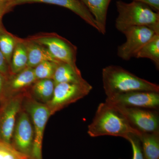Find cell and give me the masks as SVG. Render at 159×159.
Returning a JSON list of instances; mask_svg holds the SVG:
<instances>
[{
  "instance_id": "6da1fadb",
  "label": "cell",
  "mask_w": 159,
  "mask_h": 159,
  "mask_svg": "<svg viewBox=\"0 0 159 159\" xmlns=\"http://www.w3.org/2000/svg\"><path fill=\"white\" fill-rule=\"evenodd\" d=\"M141 133L113 105L106 102L98 106L88 129V134L92 138L111 136L125 139L130 134Z\"/></svg>"
},
{
  "instance_id": "7a4b0ae2",
  "label": "cell",
  "mask_w": 159,
  "mask_h": 159,
  "mask_svg": "<svg viewBox=\"0 0 159 159\" xmlns=\"http://www.w3.org/2000/svg\"><path fill=\"white\" fill-rule=\"evenodd\" d=\"M102 80L107 98L133 91L159 92L158 84L140 78L119 66H109L102 69Z\"/></svg>"
},
{
  "instance_id": "3957f363",
  "label": "cell",
  "mask_w": 159,
  "mask_h": 159,
  "mask_svg": "<svg viewBox=\"0 0 159 159\" xmlns=\"http://www.w3.org/2000/svg\"><path fill=\"white\" fill-rule=\"evenodd\" d=\"M118 16L115 26L122 33L128 28L145 26L159 33V13L155 12L148 5L133 1L126 3L117 1L116 3Z\"/></svg>"
},
{
  "instance_id": "277c9868",
  "label": "cell",
  "mask_w": 159,
  "mask_h": 159,
  "mask_svg": "<svg viewBox=\"0 0 159 159\" xmlns=\"http://www.w3.org/2000/svg\"><path fill=\"white\" fill-rule=\"evenodd\" d=\"M22 107L31 118L34 131V139L31 150V159H42V145L44 132L48 120L51 115L46 104L32 99L27 93Z\"/></svg>"
},
{
  "instance_id": "5b68a950",
  "label": "cell",
  "mask_w": 159,
  "mask_h": 159,
  "mask_svg": "<svg viewBox=\"0 0 159 159\" xmlns=\"http://www.w3.org/2000/svg\"><path fill=\"white\" fill-rule=\"evenodd\" d=\"M93 87L87 81L82 83H62L55 84L51 100L46 105L54 115L66 107L87 96Z\"/></svg>"
},
{
  "instance_id": "8992f818",
  "label": "cell",
  "mask_w": 159,
  "mask_h": 159,
  "mask_svg": "<svg viewBox=\"0 0 159 159\" xmlns=\"http://www.w3.org/2000/svg\"><path fill=\"white\" fill-rule=\"evenodd\" d=\"M29 39L45 47L55 59L66 63L74 68L76 65L77 48L68 40L55 33L39 34L29 37Z\"/></svg>"
},
{
  "instance_id": "52a82bcc",
  "label": "cell",
  "mask_w": 159,
  "mask_h": 159,
  "mask_svg": "<svg viewBox=\"0 0 159 159\" xmlns=\"http://www.w3.org/2000/svg\"><path fill=\"white\" fill-rule=\"evenodd\" d=\"M28 92L11 96L1 102L0 141L11 144V138L19 113Z\"/></svg>"
},
{
  "instance_id": "ba28073f",
  "label": "cell",
  "mask_w": 159,
  "mask_h": 159,
  "mask_svg": "<svg viewBox=\"0 0 159 159\" xmlns=\"http://www.w3.org/2000/svg\"><path fill=\"white\" fill-rule=\"evenodd\" d=\"M122 33L126 41L117 49V54L124 60L128 61L135 57L139 51L157 33L145 26H135L128 28Z\"/></svg>"
},
{
  "instance_id": "9c48e42d",
  "label": "cell",
  "mask_w": 159,
  "mask_h": 159,
  "mask_svg": "<svg viewBox=\"0 0 159 159\" xmlns=\"http://www.w3.org/2000/svg\"><path fill=\"white\" fill-rule=\"evenodd\" d=\"M34 139V129L31 118L28 112L22 108L16 118L11 145L18 151L30 158Z\"/></svg>"
},
{
  "instance_id": "30bf717a",
  "label": "cell",
  "mask_w": 159,
  "mask_h": 159,
  "mask_svg": "<svg viewBox=\"0 0 159 159\" xmlns=\"http://www.w3.org/2000/svg\"><path fill=\"white\" fill-rule=\"evenodd\" d=\"M112 105L126 118L134 128L139 131L159 132V116L157 110Z\"/></svg>"
},
{
  "instance_id": "8fae6325",
  "label": "cell",
  "mask_w": 159,
  "mask_h": 159,
  "mask_svg": "<svg viewBox=\"0 0 159 159\" xmlns=\"http://www.w3.org/2000/svg\"><path fill=\"white\" fill-rule=\"evenodd\" d=\"M105 102L125 107L157 110L159 93L150 91H133L107 98Z\"/></svg>"
},
{
  "instance_id": "7c38bea8",
  "label": "cell",
  "mask_w": 159,
  "mask_h": 159,
  "mask_svg": "<svg viewBox=\"0 0 159 159\" xmlns=\"http://www.w3.org/2000/svg\"><path fill=\"white\" fill-rule=\"evenodd\" d=\"M34 3H46L64 7L74 12L89 25L98 30L93 16L79 0H11L8 4L11 9L17 5Z\"/></svg>"
},
{
  "instance_id": "4fadbf2b",
  "label": "cell",
  "mask_w": 159,
  "mask_h": 159,
  "mask_svg": "<svg viewBox=\"0 0 159 159\" xmlns=\"http://www.w3.org/2000/svg\"><path fill=\"white\" fill-rule=\"evenodd\" d=\"M36 80L34 70L31 68H26L17 74L9 75L6 82L5 99L26 92Z\"/></svg>"
},
{
  "instance_id": "5bb4252c",
  "label": "cell",
  "mask_w": 159,
  "mask_h": 159,
  "mask_svg": "<svg viewBox=\"0 0 159 159\" xmlns=\"http://www.w3.org/2000/svg\"><path fill=\"white\" fill-rule=\"evenodd\" d=\"M93 16L98 31L103 34L106 32V21L109 6L112 0H79Z\"/></svg>"
},
{
  "instance_id": "9a60e30c",
  "label": "cell",
  "mask_w": 159,
  "mask_h": 159,
  "mask_svg": "<svg viewBox=\"0 0 159 159\" xmlns=\"http://www.w3.org/2000/svg\"><path fill=\"white\" fill-rule=\"evenodd\" d=\"M25 40L28 53L27 67L34 68L40 63L44 61L60 62L52 56L45 47L29 39H25Z\"/></svg>"
},
{
  "instance_id": "2e32d148",
  "label": "cell",
  "mask_w": 159,
  "mask_h": 159,
  "mask_svg": "<svg viewBox=\"0 0 159 159\" xmlns=\"http://www.w3.org/2000/svg\"><path fill=\"white\" fill-rule=\"evenodd\" d=\"M55 84L52 79L36 80L30 87V97L34 100L47 104L51 100L54 93Z\"/></svg>"
},
{
  "instance_id": "e0dca14e",
  "label": "cell",
  "mask_w": 159,
  "mask_h": 159,
  "mask_svg": "<svg viewBox=\"0 0 159 159\" xmlns=\"http://www.w3.org/2000/svg\"><path fill=\"white\" fill-rule=\"evenodd\" d=\"M55 84L62 83H82L86 80L83 78L80 70L68 64L60 62L57 64L53 77Z\"/></svg>"
},
{
  "instance_id": "ac0fdd59",
  "label": "cell",
  "mask_w": 159,
  "mask_h": 159,
  "mask_svg": "<svg viewBox=\"0 0 159 159\" xmlns=\"http://www.w3.org/2000/svg\"><path fill=\"white\" fill-rule=\"evenodd\" d=\"M28 61V53L25 39L18 38L10 63V74H16L25 69Z\"/></svg>"
},
{
  "instance_id": "d6986e66",
  "label": "cell",
  "mask_w": 159,
  "mask_h": 159,
  "mask_svg": "<svg viewBox=\"0 0 159 159\" xmlns=\"http://www.w3.org/2000/svg\"><path fill=\"white\" fill-rule=\"evenodd\" d=\"M145 159H159V132L139 135Z\"/></svg>"
},
{
  "instance_id": "ffe728a7",
  "label": "cell",
  "mask_w": 159,
  "mask_h": 159,
  "mask_svg": "<svg viewBox=\"0 0 159 159\" xmlns=\"http://www.w3.org/2000/svg\"><path fill=\"white\" fill-rule=\"evenodd\" d=\"M137 58H146L151 60L159 68V34H156L139 52L135 57Z\"/></svg>"
},
{
  "instance_id": "44dd1931",
  "label": "cell",
  "mask_w": 159,
  "mask_h": 159,
  "mask_svg": "<svg viewBox=\"0 0 159 159\" xmlns=\"http://www.w3.org/2000/svg\"><path fill=\"white\" fill-rule=\"evenodd\" d=\"M17 39L6 31L2 25L0 26V51L6 58L9 67Z\"/></svg>"
},
{
  "instance_id": "7402d4cb",
  "label": "cell",
  "mask_w": 159,
  "mask_h": 159,
  "mask_svg": "<svg viewBox=\"0 0 159 159\" xmlns=\"http://www.w3.org/2000/svg\"><path fill=\"white\" fill-rule=\"evenodd\" d=\"M59 63L44 61L40 63L33 68L34 76L37 80L52 79L54 72Z\"/></svg>"
},
{
  "instance_id": "603a6c76",
  "label": "cell",
  "mask_w": 159,
  "mask_h": 159,
  "mask_svg": "<svg viewBox=\"0 0 159 159\" xmlns=\"http://www.w3.org/2000/svg\"><path fill=\"white\" fill-rule=\"evenodd\" d=\"M25 156L11 144L0 141V159H20Z\"/></svg>"
},
{
  "instance_id": "cb8c5ba5",
  "label": "cell",
  "mask_w": 159,
  "mask_h": 159,
  "mask_svg": "<svg viewBox=\"0 0 159 159\" xmlns=\"http://www.w3.org/2000/svg\"><path fill=\"white\" fill-rule=\"evenodd\" d=\"M139 135L137 134H130L125 139L129 141L131 145L133 151L132 159H145Z\"/></svg>"
},
{
  "instance_id": "d4e9b609",
  "label": "cell",
  "mask_w": 159,
  "mask_h": 159,
  "mask_svg": "<svg viewBox=\"0 0 159 159\" xmlns=\"http://www.w3.org/2000/svg\"><path fill=\"white\" fill-rule=\"evenodd\" d=\"M0 73L4 74L7 77L11 75L10 67L8 63L4 57L2 52L0 51Z\"/></svg>"
},
{
  "instance_id": "484cf974",
  "label": "cell",
  "mask_w": 159,
  "mask_h": 159,
  "mask_svg": "<svg viewBox=\"0 0 159 159\" xmlns=\"http://www.w3.org/2000/svg\"><path fill=\"white\" fill-rule=\"evenodd\" d=\"M8 77L0 73V102L5 99L6 82Z\"/></svg>"
},
{
  "instance_id": "4316f807",
  "label": "cell",
  "mask_w": 159,
  "mask_h": 159,
  "mask_svg": "<svg viewBox=\"0 0 159 159\" xmlns=\"http://www.w3.org/2000/svg\"><path fill=\"white\" fill-rule=\"evenodd\" d=\"M136 2H140L148 5L150 7L154 9L159 12V0H133Z\"/></svg>"
},
{
  "instance_id": "83f0119b",
  "label": "cell",
  "mask_w": 159,
  "mask_h": 159,
  "mask_svg": "<svg viewBox=\"0 0 159 159\" xmlns=\"http://www.w3.org/2000/svg\"><path fill=\"white\" fill-rule=\"evenodd\" d=\"M11 10V8L8 3L0 4V26L2 25V20L3 16Z\"/></svg>"
},
{
  "instance_id": "f1b7e54d",
  "label": "cell",
  "mask_w": 159,
  "mask_h": 159,
  "mask_svg": "<svg viewBox=\"0 0 159 159\" xmlns=\"http://www.w3.org/2000/svg\"><path fill=\"white\" fill-rule=\"evenodd\" d=\"M11 0H0V4L1 3H9Z\"/></svg>"
},
{
  "instance_id": "f546056e",
  "label": "cell",
  "mask_w": 159,
  "mask_h": 159,
  "mask_svg": "<svg viewBox=\"0 0 159 159\" xmlns=\"http://www.w3.org/2000/svg\"><path fill=\"white\" fill-rule=\"evenodd\" d=\"M28 158L27 157L25 156L23 157H22L21 158H20V159H28Z\"/></svg>"
},
{
  "instance_id": "4dcf8cb0",
  "label": "cell",
  "mask_w": 159,
  "mask_h": 159,
  "mask_svg": "<svg viewBox=\"0 0 159 159\" xmlns=\"http://www.w3.org/2000/svg\"><path fill=\"white\" fill-rule=\"evenodd\" d=\"M1 102H0V105H1Z\"/></svg>"
},
{
  "instance_id": "1f68e13d",
  "label": "cell",
  "mask_w": 159,
  "mask_h": 159,
  "mask_svg": "<svg viewBox=\"0 0 159 159\" xmlns=\"http://www.w3.org/2000/svg\"></svg>"
}]
</instances>
